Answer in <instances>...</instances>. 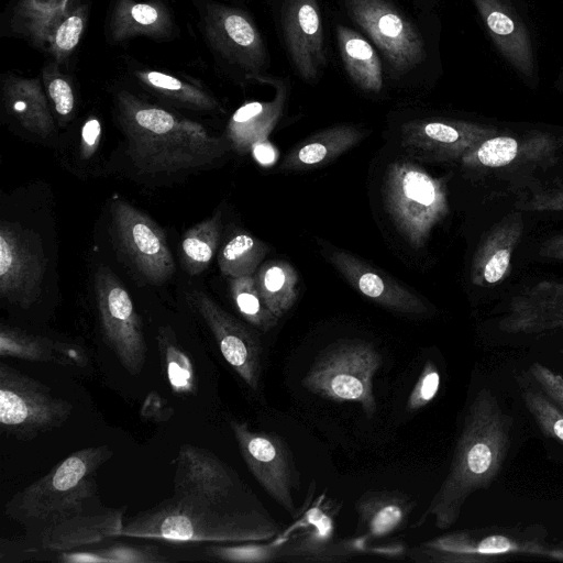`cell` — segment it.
Segmentation results:
<instances>
[{
  "instance_id": "cell-32",
  "label": "cell",
  "mask_w": 563,
  "mask_h": 563,
  "mask_svg": "<svg viewBox=\"0 0 563 563\" xmlns=\"http://www.w3.org/2000/svg\"><path fill=\"white\" fill-rule=\"evenodd\" d=\"M221 233V213L189 228L181 238L180 257L183 268L191 276L206 271L217 251Z\"/></svg>"
},
{
  "instance_id": "cell-6",
  "label": "cell",
  "mask_w": 563,
  "mask_h": 563,
  "mask_svg": "<svg viewBox=\"0 0 563 563\" xmlns=\"http://www.w3.org/2000/svg\"><path fill=\"white\" fill-rule=\"evenodd\" d=\"M512 555L563 561V548L528 530L481 528L439 536L409 552L411 560L431 563H484Z\"/></svg>"
},
{
  "instance_id": "cell-33",
  "label": "cell",
  "mask_w": 563,
  "mask_h": 563,
  "mask_svg": "<svg viewBox=\"0 0 563 563\" xmlns=\"http://www.w3.org/2000/svg\"><path fill=\"white\" fill-rule=\"evenodd\" d=\"M267 252L261 240L245 232L236 233L219 252L220 272L229 278L254 275Z\"/></svg>"
},
{
  "instance_id": "cell-37",
  "label": "cell",
  "mask_w": 563,
  "mask_h": 563,
  "mask_svg": "<svg viewBox=\"0 0 563 563\" xmlns=\"http://www.w3.org/2000/svg\"><path fill=\"white\" fill-rule=\"evenodd\" d=\"M137 76L154 90L188 107L209 111L219 109L214 98L176 77L156 70L140 73Z\"/></svg>"
},
{
  "instance_id": "cell-16",
  "label": "cell",
  "mask_w": 563,
  "mask_h": 563,
  "mask_svg": "<svg viewBox=\"0 0 563 563\" xmlns=\"http://www.w3.org/2000/svg\"><path fill=\"white\" fill-rule=\"evenodd\" d=\"M238 484L234 472L211 452L191 444L180 448L174 476V496L232 503Z\"/></svg>"
},
{
  "instance_id": "cell-13",
  "label": "cell",
  "mask_w": 563,
  "mask_h": 563,
  "mask_svg": "<svg viewBox=\"0 0 563 563\" xmlns=\"http://www.w3.org/2000/svg\"><path fill=\"white\" fill-rule=\"evenodd\" d=\"M346 7L382 51L391 68L404 74L424 58L419 31L387 0H346Z\"/></svg>"
},
{
  "instance_id": "cell-25",
  "label": "cell",
  "mask_w": 563,
  "mask_h": 563,
  "mask_svg": "<svg viewBox=\"0 0 563 563\" xmlns=\"http://www.w3.org/2000/svg\"><path fill=\"white\" fill-rule=\"evenodd\" d=\"M276 95L271 101H251L241 106L227 126V139L239 154L251 152L254 144L265 141L278 123L286 101V87L275 84Z\"/></svg>"
},
{
  "instance_id": "cell-50",
  "label": "cell",
  "mask_w": 563,
  "mask_h": 563,
  "mask_svg": "<svg viewBox=\"0 0 563 563\" xmlns=\"http://www.w3.org/2000/svg\"><path fill=\"white\" fill-rule=\"evenodd\" d=\"M560 353H561V354H563V349H562V350H560Z\"/></svg>"
},
{
  "instance_id": "cell-22",
  "label": "cell",
  "mask_w": 563,
  "mask_h": 563,
  "mask_svg": "<svg viewBox=\"0 0 563 563\" xmlns=\"http://www.w3.org/2000/svg\"><path fill=\"white\" fill-rule=\"evenodd\" d=\"M523 234L521 213L514 212L495 224L483 235L472 260L471 282L487 287L503 282L509 274L515 249Z\"/></svg>"
},
{
  "instance_id": "cell-1",
  "label": "cell",
  "mask_w": 563,
  "mask_h": 563,
  "mask_svg": "<svg viewBox=\"0 0 563 563\" xmlns=\"http://www.w3.org/2000/svg\"><path fill=\"white\" fill-rule=\"evenodd\" d=\"M111 455L107 445L74 452L15 493L4 514L45 550L69 551L119 537L124 510L102 504L93 477Z\"/></svg>"
},
{
  "instance_id": "cell-18",
  "label": "cell",
  "mask_w": 563,
  "mask_h": 563,
  "mask_svg": "<svg viewBox=\"0 0 563 563\" xmlns=\"http://www.w3.org/2000/svg\"><path fill=\"white\" fill-rule=\"evenodd\" d=\"M498 329L521 335L563 329V282L541 280L518 292L498 321Z\"/></svg>"
},
{
  "instance_id": "cell-28",
  "label": "cell",
  "mask_w": 563,
  "mask_h": 563,
  "mask_svg": "<svg viewBox=\"0 0 563 563\" xmlns=\"http://www.w3.org/2000/svg\"><path fill=\"white\" fill-rule=\"evenodd\" d=\"M3 100L8 112L31 133L45 137L54 131L47 99L37 79L5 80Z\"/></svg>"
},
{
  "instance_id": "cell-4",
  "label": "cell",
  "mask_w": 563,
  "mask_h": 563,
  "mask_svg": "<svg viewBox=\"0 0 563 563\" xmlns=\"http://www.w3.org/2000/svg\"><path fill=\"white\" fill-rule=\"evenodd\" d=\"M278 526L232 503L173 496L124 522L119 537L184 542H250L273 538Z\"/></svg>"
},
{
  "instance_id": "cell-5",
  "label": "cell",
  "mask_w": 563,
  "mask_h": 563,
  "mask_svg": "<svg viewBox=\"0 0 563 563\" xmlns=\"http://www.w3.org/2000/svg\"><path fill=\"white\" fill-rule=\"evenodd\" d=\"M384 197L395 227L415 249L427 243L432 229L450 211L445 181L410 161L388 165Z\"/></svg>"
},
{
  "instance_id": "cell-47",
  "label": "cell",
  "mask_w": 563,
  "mask_h": 563,
  "mask_svg": "<svg viewBox=\"0 0 563 563\" xmlns=\"http://www.w3.org/2000/svg\"><path fill=\"white\" fill-rule=\"evenodd\" d=\"M101 137V124L98 119L87 120L81 129L80 155L90 158L97 151Z\"/></svg>"
},
{
  "instance_id": "cell-21",
  "label": "cell",
  "mask_w": 563,
  "mask_h": 563,
  "mask_svg": "<svg viewBox=\"0 0 563 563\" xmlns=\"http://www.w3.org/2000/svg\"><path fill=\"white\" fill-rule=\"evenodd\" d=\"M504 58L522 76L532 78L534 55L529 31L505 0H472Z\"/></svg>"
},
{
  "instance_id": "cell-40",
  "label": "cell",
  "mask_w": 563,
  "mask_h": 563,
  "mask_svg": "<svg viewBox=\"0 0 563 563\" xmlns=\"http://www.w3.org/2000/svg\"><path fill=\"white\" fill-rule=\"evenodd\" d=\"M250 541L241 545H211L206 553L217 560L227 562L263 563L275 560L278 549L274 544H257Z\"/></svg>"
},
{
  "instance_id": "cell-42",
  "label": "cell",
  "mask_w": 563,
  "mask_h": 563,
  "mask_svg": "<svg viewBox=\"0 0 563 563\" xmlns=\"http://www.w3.org/2000/svg\"><path fill=\"white\" fill-rule=\"evenodd\" d=\"M440 386V374L433 362H427L416 382L407 402L410 411L427 406L437 395Z\"/></svg>"
},
{
  "instance_id": "cell-12",
  "label": "cell",
  "mask_w": 563,
  "mask_h": 563,
  "mask_svg": "<svg viewBox=\"0 0 563 563\" xmlns=\"http://www.w3.org/2000/svg\"><path fill=\"white\" fill-rule=\"evenodd\" d=\"M117 241L134 268L152 284H162L175 272V263L161 227L123 199L111 205Z\"/></svg>"
},
{
  "instance_id": "cell-43",
  "label": "cell",
  "mask_w": 563,
  "mask_h": 563,
  "mask_svg": "<svg viewBox=\"0 0 563 563\" xmlns=\"http://www.w3.org/2000/svg\"><path fill=\"white\" fill-rule=\"evenodd\" d=\"M47 95L59 121L71 118L75 109V95L67 79L62 75L51 73L45 76Z\"/></svg>"
},
{
  "instance_id": "cell-2",
  "label": "cell",
  "mask_w": 563,
  "mask_h": 563,
  "mask_svg": "<svg viewBox=\"0 0 563 563\" xmlns=\"http://www.w3.org/2000/svg\"><path fill=\"white\" fill-rule=\"evenodd\" d=\"M512 426V417L496 395L481 388L464 415L449 472L413 527L429 517L441 530L457 521L467 498L488 488L500 473L510 448Z\"/></svg>"
},
{
  "instance_id": "cell-11",
  "label": "cell",
  "mask_w": 563,
  "mask_h": 563,
  "mask_svg": "<svg viewBox=\"0 0 563 563\" xmlns=\"http://www.w3.org/2000/svg\"><path fill=\"white\" fill-rule=\"evenodd\" d=\"M46 258L40 236L11 221L0 223V295L22 308L41 292Z\"/></svg>"
},
{
  "instance_id": "cell-20",
  "label": "cell",
  "mask_w": 563,
  "mask_h": 563,
  "mask_svg": "<svg viewBox=\"0 0 563 563\" xmlns=\"http://www.w3.org/2000/svg\"><path fill=\"white\" fill-rule=\"evenodd\" d=\"M559 148V141L550 133L530 132L519 137L508 135L490 136L460 161L471 169L503 168L515 164L544 163Z\"/></svg>"
},
{
  "instance_id": "cell-45",
  "label": "cell",
  "mask_w": 563,
  "mask_h": 563,
  "mask_svg": "<svg viewBox=\"0 0 563 563\" xmlns=\"http://www.w3.org/2000/svg\"><path fill=\"white\" fill-rule=\"evenodd\" d=\"M529 372L540 390L563 411V376L539 362H533Z\"/></svg>"
},
{
  "instance_id": "cell-29",
  "label": "cell",
  "mask_w": 563,
  "mask_h": 563,
  "mask_svg": "<svg viewBox=\"0 0 563 563\" xmlns=\"http://www.w3.org/2000/svg\"><path fill=\"white\" fill-rule=\"evenodd\" d=\"M336 40L344 68L363 90L377 93L383 88V68L372 45L352 29L338 25Z\"/></svg>"
},
{
  "instance_id": "cell-7",
  "label": "cell",
  "mask_w": 563,
  "mask_h": 563,
  "mask_svg": "<svg viewBox=\"0 0 563 563\" xmlns=\"http://www.w3.org/2000/svg\"><path fill=\"white\" fill-rule=\"evenodd\" d=\"M380 365L382 356L371 343L336 342L316 357L302 378V386L335 402H357L372 418L377 410L373 379Z\"/></svg>"
},
{
  "instance_id": "cell-10",
  "label": "cell",
  "mask_w": 563,
  "mask_h": 563,
  "mask_svg": "<svg viewBox=\"0 0 563 563\" xmlns=\"http://www.w3.org/2000/svg\"><path fill=\"white\" fill-rule=\"evenodd\" d=\"M230 427L240 453L257 483L295 516L292 490L299 487V473L286 441L275 433L254 431L235 419L230 420Z\"/></svg>"
},
{
  "instance_id": "cell-49",
  "label": "cell",
  "mask_w": 563,
  "mask_h": 563,
  "mask_svg": "<svg viewBox=\"0 0 563 563\" xmlns=\"http://www.w3.org/2000/svg\"><path fill=\"white\" fill-rule=\"evenodd\" d=\"M251 152L254 158L264 166L272 165L276 159V151L267 140L254 144Z\"/></svg>"
},
{
  "instance_id": "cell-19",
  "label": "cell",
  "mask_w": 563,
  "mask_h": 563,
  "mask_svg": "<svg viewBox=\"0 0 563 563\" xmlns=\"http://www.w3.org/2000/svg\"><path fill=\"white\" fill-rule=\"evenodd\" d=\"M328 260L351 286L376 303L405 314L428 313L429 309L419 296L351 253L331 250Z\"/></svg>"
},
{
  "instance_id": "cell-8",
  "label": "cell",
  "mask_w": 563,
  "mask_h": 563,
  "mask_svg": "<svg viewBox=\"0 0 563 563\" xmlns=\"http://www.w3.org/2000/svg\"><path fill=\"white\" fill-rule=\"evenodd\" d=\"M71 411L73 405L47 386L0 364V426L7 435L32 439L62 426Z\"/></svg>"
},
{
  "instance_id": "cell-39",
  "label": "cell",
  "mask_w": 563,
  "mask_h": 563,
  "mask_svg": "<svg viewBox=\"0 0 563 563\" xmlns=\"http://www.w3.org/2000/svg\"><path fill=\"white\" fill-rule=\"evenodd\" d=\"M522 399L543 434L563 445V411L541 390L527 389Z\"/></svg>"
},
{
  "instance_id": "cell-24",
  "label": "cell",
  "mask_w": 563,
  "mask_h": 563,
  "mask_svg": "<svg viewBox=\"0 0 563 563\" xmlns=\"http://www.w3.org/2000/svg\"><path fill=\"white\" fill-rule=\"evenodd\" d=\"M365 137V131L340 124L319 131L297 143L279 166L285 173L303 172L329 164Z\"/></svg>"
},
{
  "instance_id": "cell-17",
  "label": "cell",
  "mask_w": 563,
  "mask_h": 563,
  "mask_svg": "<svg viewBox=\"0 0 563 563\" xmlns=\"http://www.w3.org/2000/svg\"><path fill=\"white\" fill-rule=\"evenodd\" d=\"M280 13L290 58L300 77L312 81L325 63L319 4L317 0H285Z\"/></svg>"
},
{
  "instance_id": "cell-26",
  "label": "cell",
  "mask_w": 563,
  "mask_h": 563,
  "mask_svg": "<svg viewBox=\"0 0 563 563\" xmlns=\"http://www.w3.org/2000/svg\"><path fill=\"white\" fill-rule=\"evenodd\" d=\"M0 355L59 365L85 366L88 362L85 351L78 345L32 334L5 324L0 327Z\"/></svg>"
},
{
  "instance_id": "cell-35",
  "label": "cell",
  "mask_w": 563,
  "mask_h": 563,
  "mask_svg": "<svg viewBox=\"0 0 563 563\" xmlns=\"http://www.w3.org/2000/svg\"><path fill=\"white\" fill-rule=\"evenodd\" d=\"M302 519L301 526L305 531L291 544L290 553L309 561L323 560V555L331 554L332 518L322 509L314 508L309 510Z\"/></svg>"
},
{
  "instance_id": "cell-34",
  "label": "cell",
  "mask_w": 563,
  "mask_h": 563,
  "mask_svg": "<svg viewBox=\"0 0 563 563\" xmlns=\"http://www.w3.org/2000/svg\"><path fill=\"white\" fill-rule=\"evenodd\" d=\"M230 295L236 310L250 324L264 332L276 325L278 318L265 306L254 275L230 278Z\"/></svg>"
},
{
  "instance_id": "cell-9",
  "label": "cell",
  "mask_w": 563,
  "mask_h": 563,
  "mask_svg": "<svg viewBox=\"0 0 563 563\" xmlns=\"http://www.w3.org/2000/svg\"><path fill=\"white\" fill-rule=\"evenodd\" d=\"M93 289L106 343L130 374L140 373L145 363L146 344L142 321L126 288L108 267H100L93 278Z\"/></svg>"
},
{
  "instance_id": "cell-44",
  "label": "cell",
  "mask_w": 563,
  "mask_h": 563,
  "mask_svg": "<svg viewBox=\"0 0 563 563\" xmlns=\"http://www.w3.org/2000/svg\"><path fill=\"white\" fill-rule=\"evenodd\" d=\"M96 550L102 558L103 563H153L166 561L165 558L150 549L128 544H113Z\"/></svg>"
},
{
  "instance_id": "cell-3",
  "label": "cell",
  "mask_w": 563,
  "mask_h": 563,
  "mask_svg": "<svg viewBox=\"0 0 563 563\" xmlns=\"http://www.w3.org/2000/svg\"><path fill=\"white\" fill-rule=\"evenodd\" d=\"M119 120L126 151L142 173L172 174L210 166L228 150L227 142L203 125L120 95Z\"/></svg>"
},
{
  "instance_id": "cell-31",
  "label": "cell",
  "mask_w": 563,
  "mask_h": 563,
  "mask_svg": "<svg viewBox=\"0 0 563 563\" xmlns=\"http://www.w3.org/2000/svg\"><path fill=\"white\" fill-rule=\"evenodd\" d=\"M256 288L272 313L278 319L294 306L298 295V274L282 260L267 261L256 271Z\"/></svg>"
},
{
  "instance_id": "cell-46",
  "label": "cell",
  "mask_w": 563,
  "mask_h": 563,
  "mask_svg": "<svg viewBox=\"0 0 563 563\" xmlns=\"http://www.w3.org/2000/svg\"><path fill=\"white\" fill-rule=\"evenodd\" d=\"M529 211H563V187L540 191L522 207Z\"/></svg>"
},
{
  "instance_id": "cell-27",
  "label": "cell",
  "mask_w": 563,
  "mask_h": 563,
  "mask_svg": "<svg viewBox=\"0 0 563 563\" xmlns=\"http://www.w3.org/2000/svg\"><path fill=\"white\" fill-rule=\"evenodd\" d=\"M413 506L415 501L401 492H366L355 503L358 528L371 538L387 537L404 525Z\"/></svg>"
},
{
  "instance_id": "cell-14",
  "label": "cell",
  "mask_w": 563,
  "mask_h": 563,
  "mask_svg": "<svg viewBox=\"0 0 563 563\" xmlns=\"http://www.w3.org/2000/svg\"><path fill=\"white\" fill-rule=\"evenodd\" d=\"M187 300L210 329L224 360L252 390H258L262 349L256 335L206 292L192 290Z\"/></svg>"
},
{
  "instance_id": "cell-15",
  "label": "cell",
  "mask_w": 563,
  "mask_h": 563,
  "mask_svg": "<svg viewBox=\"0 0 563 563\" xmlns=\"http://www.w3.org/2000/svg\"><path fill=\"white\" fill-rule=\"evenodd\" d=\"M497 134L495 126L450 119H417L400 128L404 147L435 161L461 159L478 143Z\"/></svg>"
},
{
  "instance_id": "cell-23",
  "label": "cell",
  "mask_w": 563,
  "mask_h": 563,
  "mask_svg": "<svg viewBox=\"0 0 563 563\" xmlns=\"http://www.w3.org/2000/svg\"><path fill=\"white\" fill-rule=\"evenodd\" d=\"M211 35L219 48L234 63L255 73L266 60L260 31L243 11L219 8L212 14Z\"/></svg>"
},
{
  "instance_id": "cell-38",
  "label": "cell",
  "mask_w": 563,
  "mask_h": 563,
  "mask_svg": "<svg viewBox=\"0 0 563 563\" xmlns=\"http://www.w3.org/2000/svg\"><path fill=\"white\" fill-rule=\"evenodd\" d=\"M166 19L162 11L150 3H129L121 7L117 15L115 36L133 33H159L165 27Z\"/></svg>"
},
{
  "instance_id": "cell-36",
  "label": "cell",
  "mask_w": 563,
  "mask_h": 563,
  "mask_svg": "<svg viewBox=\"0 0 563 563\" xmlns=\"http://www.w3.org/2000/svg\"><path fill=\"white\" fill-rule=\"evenodd\" d=\"M158 347L168 382L177 394L192 393L195 374L192 364L167 328H161L157 335Z\"/></svg>"
},
{
  "instance_id": "cell-30",
  "label": "cell",
  "mask_w": 563,
  "mask_h": 563,
  "mask_svg": "<svg viewBox=\"0 0 563 563\" xmlns=\"http://www.w3.org/2000/svg\"><path fill=\"white\" fill-rule=\"evenodd\" d=\"M76 0H21L15 29L37 45H49L56 29L77 8Z\"/></svg>"
},
{
  "instance_id": "cell-41",
  "label": "cell",
  "mask_w": 563,
  "mask_h": 563,
  "mask_svg": "<svg viewBox=\"0 0 563 563\" xmlns=\"http://www.w3.org/2000/svg\"><path fill=\"white\" fill-rule=\"evenodd\" d=\"M86 9L77 8L54 32L51 51L57 62H63L77 46L85 29Z\"/></svg>"
},
{
  "instance_id": "cell-48",
  "label": "cell",
  "mask_w": 563,
  "mask_h": 563,
  "mask_svg": "<svg viewBox=\"0 0 563 563\" xmlns=\"http://www.w3.org/2000/svg\"><path fill=\"white\" fill-rule=\"evenodd\" d=\"M539 255L549 260L563 261V233L547 239L539 249Z\"/></svg>"
}]
</instances>
